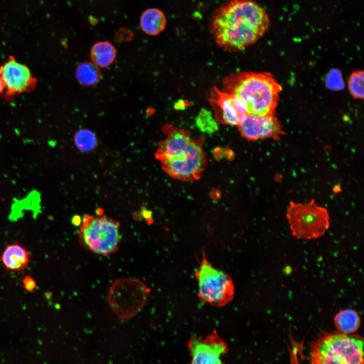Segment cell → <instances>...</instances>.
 <instances>
[{
	"mask_svg": "<svg viewBox=\"0 0 364 364\" xmlns=\"http://www.w3.org/2000/svg\"><path fill=\"white\" fill-rule=\"evenodd\" d=\"M268 16L251 0H232L217 8L210 20L216 43L223 49L239 51L254 43L269 27Z\"/></svg>",
	"mask_w": 364,
	"mask_h": 364,
	"instance_id": "6da1fadb",
	"label": "cell"
},
{
	"mask_svg": "<svg viewBox=\"0 0 364 364\" xmlns=\"http://www.w3.org/2000/svg\"><path fill=\"white\" fill-rule=\"evenodd\" d=\"M164 140L159 143L156 158L170 177L183 181L198 179L206 164L202 141L193 139L187 130L166 125Z\"/></svg>",
	"mask_w": 364,
	"mask_h": 364,
	"instance_id": "7a4b0ae2",
	"label": "cell"
},
{
	"mask_svg": "<svg viewBox=\"0 0 364 364\" xmlns=\"http://www.w3.org/2000/svg\"><path fill=\"white\" fill-rule=\"evenodd\" d=\"M222 90L235 95L246 105L247 112L255 115L274 114L281 86L269 73L239 72L222 81Z\"/></svg>",
	"mask_w": 364,
	"mask_h": 364,
	"instance_id": "3957f363",
	"label": "cell"
},
{
	"mask_svg": "<svg viewBox=\"0 0 364 364\" xmlns=\"http://www.w3.org/2000/svg\"><path fill=\"white\" fill-rule=\"evenodd\" d=\"M363 345L359 335L324 332L311 344L310 364H363Z\"/></svg>",
	"mask_w": 364,
	"mask_h": 364,
	"instance_id": "277c9868",
	"label": "cell"
},
{
	"mask_svg": "<svg viewBox=\"0 0 364 364\" xmlns=\"http://www.w3.org/2000/svg\"><path fill=\"white\" fill-rule=\"evenodd\" d=\"M81 222L78 241L82 247L104 256L117 251L121 239L117 221L102 215L84 214Z\"/></svg>",
	"mask_w": 364,
	"mask_h": 364,
	"instance_id": "5b68a950",
	"label": "cell"
},
{
	"mask_svg": "<svg viewBox=\"0 0 364 364\" xmlns=\"http://www.w3.org/2000/svg\"><path fill=\"white\" fill-rule=\"evenodd\" d=\"M286 216L292 235L298 239L319 238L329 226L327 209L318 206L314 199L304 204L292 202L287 208Z\"/></svg>",
	"mask_w": 364,
	"mask_h": 364,
	"instance_id": "8992f818",
	"label": "cell"
},
{
	"mask_svg": "<svg viewBox=\"0 0 364 364\" xmlns=\"http://www.w3.org/2000/svg\"><path fill=\"white\" fill-rule=\"evenodd\" d=\"M195 277L198 283V296L202 301L221 307L233 299L235 287L231 278L214 267L207 259L203 251Z\"/></svg>",
	"mask_w": 364,
	"mask_h": 364,
	"instance_id": "52a82bcc",
	"label": "cell"
},
{
	"mask_svg": "<svg viewBox=\"0 0 364 364\" xmlns=\"http://www.w3.org/2000/svg\"><path fill=\"white\" fill-rule=\"evenodd\" d=\"M150 288L134 278H122L110 287L108 302L113 312L121 319L136 314L147 303Z\"/></svg>",
	"mask_w": 364,
	"mask_h": 364,
	"instance_id": "ba28073f",
	"label": "cell"
},
{
	"mask_svg": "<svg viewBox=\"0 0 364 364\" xmlns=\"http://www.w3.org/2000/svg\"><path fill=\"white\" fill-rule=\"evenodd\" d=\"M207 98L216 120L222 124L238 126L248 113L245 104L239 98L216 86L209 90Z\"/></svg>",
	"mask_w": 364,
	"mask_h": 364,
	"instance_id": "9c48e42d",
	"label": "cell"
},
{
	"mask_svg": "<svg viewBox=\"0 0 364 364\" xmlns=\"http://www.w3.org/2000/svg\"><path fill=\"white\" fill-rule=\"evenodd\" d=\"M191 360L187 364H225L221 357L229 351L226 343L216 333L192 337L188 342Z\"/></svg>",
	"mask_w": 364,
	"mask_h": 364,
	"instance_id": "30bf717a",
	"label": "cell"
},
{
	"mask_svg": "<svg viewBox=\"0 0 364 364\" xmlns=\"http://www.w3.org/2000/svg\"><path fill=\"white\" fill-rule=\"evenodd\" d=\"M0 75L8 98L31 92L36 86L37 80L32 76L29 68L17 62L13 56H10L8 61L1 67Z\"/></svg>",
	"mask_w": 364,
	"mask_h": 364,
	"instance_id": "8fae6325",
	"label": "cell"
},
{
	"mask_svg": "<svg viewBox=\"0 0 364 364\" xmlns=\"http://www.w3.org/2000/svg\"><path fill=\"white\" fill-rule=\"evenodd\" d=\"M242 136L248 141L271 138L279 140L286 133L274 114L255 115L247 113L238 126Z\"/></svg>",
	"mask_w": 364,
	"mask_h": 364,
	"instance_id": "7c38bea8",
	"label": "cell"
},
{
	"mask_svg": "<svg viewBox=\"0 0 364 364\" xmlns=\"http://www.w3.org/2000/svg\"><path fill=\"white\" fill-rule=\"evenodd\" d=\"M0 261L8 271L23 273L31 262L30 251L18 243L5 247Z\"/></svg>",
	"mask_w": 364,
	"mask_h": 364,
	"instance_id": "4fadbf2b",
	"label": "cell"
},
{
	"mask_svg": "<svg viewBox=\"0 0 364 364\" xmlns=\"http://www.w3.org/2000/svg\"><path fill=\"white\" fill-rule=\"evenodd\" d=\"M166 19L163 12L156 8L145 10L140 17L141 29L147 34L156 35L165 28Z\"/></svg>",
	"mask_w": 364,
	"mask_h": 364,
	"instance_id": "5bb4252c",
	"label": "cell"
},
{
	"mask_svg": "<svg viewBox=\"0 0 364 364\" xmlns=\"http://www.w3.org/2000/svg\"><path fill=\"white\" fill-rule=\"evenodd\" d=\"M92 62L99 68H106L111 65L116 57L114 46L108 41H99L90 50Z\"/></svg>",
	"mask_w": 364,
	"mask_h": 364,
	"instance_id": "9a60e30c",
	"label": "cell"
},
{
	"mask_svg": "<svg viewBox=\"0 0 364 364\" xmlns=\"http://www.w3.org/2000/svg\"><path fill=\"white\" fill-rule=\"evenodd\" d=\"M334 323L338 331L351 334L358 329L360 320L356 311L347 309L339 312L335 316Z\"/></svg>",
	"mask_w": 364,
	"mask_h": 364,
	"instance_id": "2e32d148",
	"label": "cell"
},
{
	"mask_svg": "<svg viewBox=\"0 0 364 364\" xmlns=\"http://www.w3.org/2000/svg\"><path fill=\"white\" fill-rule=\"evenodd\" d=\"M75 76L78 82L85 86L96 85L101 78L100 68L92 62H84L77 67Z\"/></svg>",
	"mask_w": 364,
	"mask_h": 364,
	"instance_id": "e0dca14e",
	"label": "cell"
},
{
	"mask_svg": "<svg viewBox=\"0 0 364 364\" xmlns=\"http://www.w3.org/2000/svg\"><path fill=\"white\" fill-rule=\"evenodd\" d=\"M74 142L77 148L81 152L89 153L96 149L98 139L90 130L83 128L77 131L74 135Z\"/></svg>",
	"mask_w": 364,
	"mask_h": 364,
	"instance_id": "ac0fdd59",
	"label": "cell"
},
{
	"mask_svg": "<svg viewBox=\"0 0 364 364\" xmlns=\"http://www.w3.org/2000/svg\"><path fill=\"white\" fill-rule=\"evenodd\" d=\"M364 73L358 70L353 72L350 76L348 85L352 96L355 99H363L364 86Z\"/></svg>",
	"mask_w": 364,
	"mask_h": 364,
	"instance_id": "d6986e66",
	"label": "cell"
},
{
	"mask_svg": "<svg viewBox=\"0 0 364 364\" xmlns=\"http://www.w3.org/2000/svg\"><path fill=\"white\" fill-rule=\"evenodd\" d=\"M198 128L203 132L212 133L218 129L216 122L210 113L206 110H202L196 119Z\"/></svg>",
	"mask_w": 364,
	"mask_h": 364,
	"instance_id": "ffe728a7",
	"label": "cell"
},
{
	"mask_svg": "<svg viewBox=\"0 0 364 364\" xmlns=\"http://www.w3.org/2000/svg\"><path fill=\"white\" fill-rule=\"evenodd\" d=\"M327 84L332 89H340L343 86L340 73L337 70H331L327 76Z\"/></svg>",
	"mask_w": 364,
	"mask_h": 364,
	"instance_id": "44dd1931",
	"label": "cell"
},
{
	"mask_svg": "<svg viewBox=\"0 0 364 364\" xmlns=\"http://www.w3.org/2000/svg\"><path fill=\"white\" fill-rule=\"evenodd\" d=\"M21 282V286L27 291H32L36 288V281L30 275L25 276Z\"/></svg>",
	"mask_w": 364,
	"mask_h": 364,
	"instance_id": "7402d4cb",
	"label": "cell"
},
{
	"mask_svg": "<svg viewBox=\"0 0 364 364\" xmlns=\"http://www.w3.org/2000/svg\"><path fill=\"white\" fill-rule=\"evenodd\" d=\"M81 218L79 215H74L72 219V222L73 224L75 226L80 225L81 223Z\"/></svg>",
	"mask_w": 364,
	"mask_h": 364,
	"instance_id": "603a6c76",
	"label": "cell"
},
{
	"mask_svg": "<svg viewBox=\"0 0 364 364\" xmlns=\"http://www.w3.org/2000/svg\"><path fill=\"white\" fill-rule=\"evenodd\" d=\"M143 214V216L146 219H150L151 217L152 214L150 213V212L148 210L144 211Z\"/></svg>",
	"mask_w": 364,
	"mask_h": 364,
	"instance_id": "cb8c5ba5",
	"label": "cell"
},
{
	"mask_svg": "<svg viewBox=\"0 0 364 364\" xmlns=\"http://www.w3.org/2000/svg\"><path fill=\"white\" fill-rule=\"evenodd\" d=\"M5 88V85L3 80L0 75V94H1Z\"/></svg>",
	"mask_w": 364,
	"mask_h": 364,
	"instance_id": "d4e9b609",
	"label": "cell"
}]
</instances>
